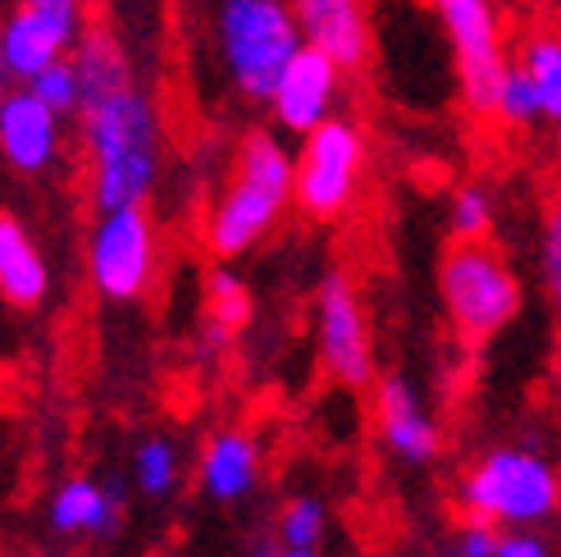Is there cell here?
I'll return each instance as SVG.
<instances>
[{
	"mask_svg": "<svg viewBox=\"0 0 561 557\" xmlns=\"http://www.w3.org/2000/svg\"><path fill=\"white\" fill-rule=\"evenodd\" d=\"M78 143L96 211L147 206L164 170V120L147 88L133 82L115 96L88 101L78 110Z\"/></svg>",
	"mask_w": 561,
	"mask_h": 557,
	"instance_id": "cell-1",
	"label": "cell"
},
{
	"mask_svg": "<svg viewBox=\"0 0 561 557\" xmlns=\"http://www.w3.org/2000/svg\"><path fill=\"white\" fill-rule=\"evenodd\" d=\"M297 206L293 183V151L284 147L278 128H251L233 151V164L224 174L215 202L206 211V252L215 261H238L278 229V219Z\"/></svg>",
	"mask_w": 561,
	"mask_h": 557,
	"instance_id": "cell-2",
	"label": "cell"
},
{
	"mask_svg": "<svg viewBox=\"0 0 561 557\" xmlns=\"http://www.w3.org/2000/svg\"><path fill=\"white\" fill-rule=\"evenodd\" d=\"M210 42L229 92L247 105H270L278 78L306 46L293 0H219Z\"/></svg>",
	"mask_w": 561,
	"mask_h": 557,
	"instance_id": "cell-3",
	"label": "cell"
},
{
	"mask_svg": "<svg viewBox=\"0 0 561 557\" xmlns=\"http://www.w3.org/2000/svg\"><path fill=\"white\" fill-rule=\"evenodd\" d=\"M457 508L497 531H539L561 512V470L529 443H493L461 470Z\"/></svg>",
	"mask_w": 561,
	"mask_h": 557,
	"instance_id": "cell-4",
	"label": "cell"
},
{
	"mask_svg": "<svg viewBox=\"0 0 561 557\" xmlns=\"http://www.w3.org/2000/svg\"><path fill=\"white\" fill-rule=\"evenodd\" d=\"M438 302L466 343H489L520 316V278L493 242H453L438 261Z\"/></svg>",
	"mask_w": 561,
	"mask_h": 557,
	"instance_id": "cell-5",
	"label": "cell"
},
{
	"mask_svg": "<svg viewBox=\"0 0 561 557\" xmlns=\"http://www.w3.org/2000/svg\"><path fill=\"white\" fill-rule=\"evenodd\" d=\"M430 5L447 46H453V73L466 115L497 120V88L502 73L512 69L497 0H430Z\"/></svg>",
	"mask_w": 561,
	"mask_h": 557,
	"instance_id": "cell-6",
	"label": "cell"
},
{
	"mask_svg": "<svg viewBox=\"0 0 561 557\" xmlns=\"http://www.w3.org/2000/svg\"><path fill=\"white\" fill-rule=\"evenodd\" d=\"M366 179V133L356 120L333 115L316 133H306L293 151V183H297V211L306 219H343Z\"/></svg>",
	"mask_w": 561,
	"mask_h": 557,
	"instance_id": "cell-7",
	"label": "cell"
},
{
	"mask_svg": "<svg viewBox=\"0 0 561 557\" xmlns=\"http://www.w3.org/2000/svg\"><path fill=\"white\" fill-rule=\"evenodd\" d=\"M311 311H316V356L324 375L339 388H352V394H370L379 379L375 329L347 270L320 274V284L311 293Z\"/></svg>",
	"mask_w": 561,
	"mask_h": 557,
	"instance_id": "cell-8",
	"label": "cell"
},
{
	"mask_svg": "<svg viewBox=\"0 0 561 557\" xmlns=\"http://www.w3.org/2000/svg\"><path fill=\"white\" fill-rule=\"evenodd\" d=\"M88 278L105 302H137L156 278V219L147 206L96 211L88 234Z\"/></svg>",
	"mask_w": 561,
	"mask_h": 557,
	"instance_id": "cell-9",
	"label": "cell"
},
{
	"mask_svg": "<svg viewBox=\"0 0 561 557\" xmlns=\"http://www.w3.org/2000/svg\"><path fill=\"white\" fill-rule=\"evenodd\" d=\"M82 33H88L82 14H60L19 0L0 23V73L10 78V88H27L50 65L69 60Z\"/></svg>",
	"mask_w": 561,
	"mask_h": 557,
	"instance_id": "cell-10",
	"label": "cell"
},
{
	"mask_svg": "<svg viewBox=\"0 0 561 557\" xmlns=\"http://www.w3.org/2000/svg\"><path fill=\"white\" fill-rule=\"evenodd\" d=\"M375 434L402 466H430L443 457V425L425 394L407 375H379L370 388Z\"/></svg>",
	"mask_w": 561,
	"mask_h": 557,
	"instance_id": "cell-11",
	"label": "cell"
},
{
	"mask_svg": "<svg viewBox=\"0 0 561 557\" xmlns=\"http://www.w3.org/2000/svg\"><path fill=\"white\" fill-rule=\"evenodd\" d=\"M343 65L333 60V55L316 50V46H301L297 60L284 69V78H278V88L270 96V120L278 133L288 137H301L316 133L320 124H329L333 115H339V96H343Z\"/></svg>",
	"mask_w": 561,
	"mask_h": 557,
	"instance_id": "cell-12",
	"label": "cell"
},
{
	"mask_svg": "<svg viewBox=\"0 0 561 557\" xmlns=\"http://www.w3.org/2000/svg\"><path fill=\"white\" fill-rule=\"evenodd\" d=\"M65 151V115L33 92V88H10L0 96V160L14 174L37 179L46 174Z\"/></svg>",
	"mask_w": 561,
	"mask_h": 557,
	"instance_id": "cell-13",
	"label": "cell"
},
{
	"mask_svg": "<svg viewBox=\"0 0 561 557\" xmlns=\"http://www.w3.org/2000/svg\"><path fill=\"white\" fill-rule=\"evenodd\" d=\"M124 489L115 480H96V476H65L46 498V521L55 535L65 539H110L124 531Z\"/></svg>",
	"mask_w": 561,
	"mask_h": 557,
	"instance_id": "cell-14",
	"label": "cell"
},
{
	"mask_svg": "<svg viewBox=\"0 0 561 557\" xmlns=\"http://www.w3.org/2000/svg\"><path fill=\"white\" fill-rule=\"evenodd\" d=\"M261 470H265L261 439L242 425H224V430L206 434L202 453H196V489H202V498H210V503L233 508L261 485Z\"/></svg>",
	"mask_w": 561,
	"mask_h": 557,
	"instance_id": "cell-15",
	"label": "cell"
},
{
	"mask_svg": "<svg viewBox=\"0 0 561 557\" xmlns=\"http://www.w3.org/2000/svg\"><path fill=\"white\" fill-rule=\"evenodd\" d=\"M306 46L333 55L347 73L366 69L375 55V23L366 0H293Z\"/></svg>",
	"mask_w": 561,
	"mask_h": 557,
	"instance_id": "cell-16",
	"label": "cell"
},
{
	"mask_svg": "<svg viewBox=\"0 0 561 557\" xmlns=\"http://www.w3.org/2000/svg\"><path fill=\"white\" fill-rule=\"evenodd\" d=\"M0 297L14 311H37L50 297V265L14 211H0Z\"/></svg>",
	"mask_w": 561,
	"mask_h": 557,
	"instance_id": "cell-17",
	"label": "cell"
},
{
	"mask_svg": "<svg viewBox=\"0 0 561 557\" xmlns=\"http://www.w3.org/2000/svg\"><path fill=\"white\" fill-rule=\"evenodd\" d=\"M202 316H206V325H202V356L229 352L233 333L251 320V293H247L242 274L229 261H219L206 274V284H202Z\"/></svg>",
	"mask_w": 561,
	"mask_h": 557,
	"instance_id": "cell-18",
	"label": "cell"
},
{
	"mask_svg": "<svg viewBox=\"0 0 561 557\" xmlns=\"http://www.w3.org/2000/svg\"><path fill=\"white\" fill-rule=\"evenodd\" d=\"M73 65L82 73V105L88 101H101V96H115L124 88H133V60L124 42L110 33V27H88L73 46Z\"/></svg>",
	"mask_w": 561,
	"mask_h": 557,
	"instance_id": "cell-19",
	"label": "cell"
},
{
	"mask_svg": "<svg viewBox=\"0 0 561 557\" xmlns=\"http://www.w3.org/2000/svg\"><path fill=\"white\" fill-rule=\"evenodd\" d=\"M512 60L529 73L543 105V124L561 128V37L557 33H529Z\"/></svg>",
	"mask_w": 561,
	"mask_h": 557,
	"instance_id": "cell-20",
	"label": "cell"
},
{
	"mask_svg": "<svg viewBox=\"0 0 561 557\" xmlns=\"http://www.w3.org/2000/svg\"><path fill=\"white\" fill-rule=\"evenodd\" d=\"M183 480V457L174 448V439H164V434H147V439H137V448H133V485L137 493H147V498H170Z\"/></svg>",
	"mask_w": 561,
	"mask_h": 557,
	"instance_id": "cell-21",
	"label": "cell"
},
{
	"mask_svg": "<svg viewBox=\"0 0 561 557\" xmlns=\"http://www.w3.org/2000/svg\"><path fill=\"white\" fill-rule=\"evenodd\" d=\"M329 535V503L320 493H293L274 512V539L284 548H320Z\"/></svg>",
	"mask_w": 561,
	"mask_h": 557,
	"instance_id": "cell-22",
	"label": "cell"
},
{
	"mask_svg": "<svg viewBox=\"0 0 561 557\" xmlns=\"http://www.w3.org/2000/svg\"><path fill=\"white\" fill-rule=\"evenodd\" d=\"M497 225V206H493V192L480 183H461L447 202V234L453 242H489Z\"/></svg>",
	"mask_w": 561,
	"mask_h": 557,
	"instance_id": "cell-23",
	"label": "cell"
},
{
	"mask_svg": "<svg viewBox=\"0 0 561 557\" xmlns=\"http://www.w3.org/2000/svg\"><path fill=\"white\" fill-rule=\"evenodd\" d=\"M497 120L507 128H535L543 124V105H539V92L529 73L512 60V69L502 73V88H497Z\"/></svg>",
	"mask_w": 561,
	"mask_h": 557,
	"instance_id": "cell-24",
	"label": "cell"
},
{
	"mask_svg": "<svg viewBox=\"0 0 561 557\" xmlns=\"http://www.w3.org/2000/svg\"><path fill=\"white\" fill-rule=\"evenodd\" d=\"M27 88H33L55 110V115H65V120L73 115L78 120V110H82V73L73 65V55H69V60H60V65H50L46 73H37Z\"/></svg>",
	"mask_w": 561,
	"mask_h": 557,
	"instance_id": "cell-25",
	"label": "cell"
},
{
	"mask_svg": "<svg viewBox=\"0 0 561 557\" xmlns=\"http://www.w3.org/2000/svg\"><path fill=\"white\" fill-rule=\"evenodd\" d=\"M535 257H539V284H543V297H548L552 311L561 316V202L548 206V215H543Z\"/></svg>",
	"mask_w": 561,
	"mask_h": 557,
	"instance_id": "cell-26",
	"label": "cell"
},
{
	"mask_svg": "<svg viewBox=\"0 0 561 557\" xmlns=\"http://www.w3.org/2000/svg\"><path fill=\"white\" fill-rule=\"evenodd\" d=\"M493 557H557V548L543 531H502V544Z\"/></svg>",
	"mask_w": 561,
	"mask_h": 557,
	"instance_id": "cell-27",
	"label": "cell"
},
{
	"mask_svg": "<svg viewBox=\"0 0 561 557\" xmlns=\"http://www.w3.org/2000/svg\"><path fill=\"white\" fill-rule=\"evenodd\" d=\"M27 5H42V10H60V14H82L88 0H27Z\"/></svg>",
	"mask_w": 561,
	"mask_h": 557,
	"instance_id": "cell-28",
	"label": "cell"
},
{
	"mask_svg": "<svg viewBox=\"0 0 561 557\" xmlns=\"http://www.w3.org/2000/svg\"><path fill=\"white\" fill-rule=\"evenodd\" d=\"M274 557H324V548H284V544H278Z\"/></svg>",
	"mask_w": 561,
	"mask_h": 557,
	"instance_id": "cell-29",
	"label": "cell"
},
{
	"mask_svg": "<svg viewBox=\"0 0 561 557\" xmlns=\"http://www.w3.org/2000/svg\"><path fill=\"white\" fill-rule=\"evenodd\" d=\"M434 557H461V553H453V548H447V544H443V548H438Z\"/></svg>",
	"mask_w": 561,
	"mask_h": 557,
	"instance_id": "cell-30",
	"label": "cell"
},
{
	"mask_svg": "<svg viewBox=\"0 0 561 557\" xmlns=\"http://www.w3.org/2000/svg\"><path fill=\"white\" fill-rule=\"evenodd\" d=\"M33 557H50V553H33Z\"/></svg>",
	"mask_w": 561,
	"mask_h": 557,
	"instance_id": "cell-31",
	"label": "cell"
}]
</instances>
